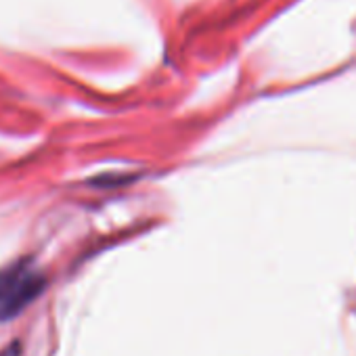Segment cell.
I'll return each instance as SVG.
<instances>
[{
    "label": "cell",
    "mask_w": 356,
    "mask_h": 356,
    "mask_svg": "<svg viewBox=\"0 0 356 356\" xmlns=\"http://www.w3.org/2000/svg\"><path fill=\"white\" fill-rule=\"evenodd\" d=\"M44 289V275L28 260L0 270V321L17 316Z\"/></svg>",
    "instance_id": "obj_1"
}]
</instances>
